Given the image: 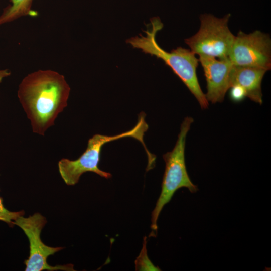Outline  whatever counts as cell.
I'll use <instances>...</instances> for the list:
<instances>
[{"mask_svg": "<svg viewBox=\"0 0 271 271\" xmlns=\"http://www.w3.org/2000/svg\"><path fill=\"white\" fill-rule=\"evenodd\" d=\"M146 237L144 239L143 246L139 255L135 260L136 270H160L157 266L154 265L149 259L147 253Z\"/></svg>", "mask_w": 271, "mask_h": 271, "instance_id": "cell-11", "label": "cell"}, {"mask_svg": "<svg viewBox=\"0 0 271 271\" xmlns=\"http://www.w3.org/2000/svg\"><path fill=\"white\" fill-rule=\"evenodd\" d=\"M46 218L40 213H35L28 217H19L14 222V225L19 226L24 231L29 242V256L25 260V271L74 270L73 264L51 266L47 258L63 249L61 247H51L42 241L40 234L46 225Z\"/></svg>", "mask_w": 271, "mask_h": 271, "instance_id": "cell-6", "label": "cell"}, {"mask_svg": "<svg viewBox=\"0 0 271 271\" xmlns=\"http://www.w3.org/2000/svg\"><path fill=\"white\" fill-rule=\"evenodd\" d=\"M193 121L191 117L185 118L181 123L173 149L163 156L165 162V170L161 194L152 212L151 228L152 231L150 236H156L157 221L160 214L177 190L185 187L192 193L198 190L197 186L192 182L188 174L185 159L186 137Z\"/></svg>", "mask_w": 271, "mask_h": 271, "instance_id": "cell-3", "label": "cell"}, {"mask_svg": "<svg viewBox=\"0 0 271 271\" xmlns=\"http://www.w3.org/2000/svg\"><path fill=\"white\" fill-rule=\"evenodd\" d=\"M144 31L145 36L132 37L126 40L133 48L140 49L146 54L162 59L169 66L195 96L202 109L208 107L209 102L199 85L196 69L199 62L190 49L178 47L169 52L162 49L156 39L157 33L163 25L158 17L153 18Z\"/></svg>", "mask_w": 271, "mask_h": 271, "instance_id": "cell-2", "label": "cell"}, {"mask_svg": "<svg viewBox=\"0 0 271 271\" xmlns=\"http://www.w3.org/2000/svg\"><path fill=\"white\" fill-rule=\"evenodd\" d=\"M3 202V198L0 197V221L6 223L10 227H13L14 225V221L19 217L24 216L25 212L23 210L10 211L5 207Z\"/></svg>", "mask_w": 271, "mask_h": 271, "instance_id": "cell-12", "label": "cell"}, {"mask_svg": "<svg viewBox=\"0 0 271 271\" xmlns=\"http://www.w3.org/2000/svg\"><path fill=\"white\" fill-rule=\"evenodd\" d=\"M70 92L64 76L52 70H38L22 79L18 97L33 132L44 136L67 107Z\"/></svg>", "mask_w": 271, "mask_h": 271, "instance_id": "cell-1", "label": "cell"}, {"mask_svg": "<svg viewBox=\"0 0 271 271\" xmlns=\"http://www.w3.org/2000/svg\"><path fill=\"white\" fill-rule=\"evenodd\" d=\"M229 89L230 97L234 101H240L246 97L245 90L240 85H233Z\"/></svg>", "mask_w": 271, "mask_h": 271, "instance_id": "cell-13", "label": "cell"}, {"mask_svg": "<svg viewBox=\"0 0 271 271\" xmlns=\"http://www.w3.org/2000/svg\"><path fill=\"white\" fill-rule=\"evenodd\" d=\"M228 58L237 66L271 69V39L259 30L249 34L239 31L233 43Z\"/></svg>", "mask_w": 271, "mask_h": 271, "instance_id": "cell-7", "label": "cell"}, {"mask_svg": "<svg viewBox=\"0 0 271 271\" xmlns=\"http://www.w3.org/2000/svg\"><path fill=\"white\" fill-rule=\"evenodd\" d=\"M198 56L207 82V101L212 103L222 102L230 88V74L233 65L228 57L217 59L208 55Z\"/></svg>", "mask_w": 271, "mask_h": 271, "instance_id": "cell-8", "label": "cell"}, {"mask_svg": "<svg viewBox=\"0 0 271 271\" xmlns=\"http://www.w3.org/2000/svg\"><path fill=\"white\" fill-rule=\"evenodd\" d=\"M266 71L261 68L233 65L230 74V88L233 85H240L245 90L246 97L261 104V82Z\"/></svg>", "mask_w": 271, "mask_h": 271, "instance_id": "cell-9", "label": "cell"}, {"mask_svg": "<svg viewBox=\"0 0 271 271\" xmlns=\"http://www.w3.org/2000/svg\"><path fill=\"white\" fill-rule=\"evenodd\" d=\"M144 113L141 112L136 126L125 132L113 136L94 135L89 139L85 151L76 160L61 159L58 163V170L65 184L69 186L75 185L78 182L81 176L87 172H93L106 179L111 178L110 173L102 171L98 167L101 148L108 142L123 138L132 137L139 141L144 146L146 153H149L143 139L148 129Z\"/></svg>", "mask_w": 271, "mask_h": 271, "instance_id": "cell-4", "label": "cell"}, {"mask_svg": "<svg viewBox=\"0 0 271 271\" xmlns=\"http://www.w3.org/2000/svg\"><path fill=\"white\" fill-rule=\"evenodd\" d=\"M11 75V72L8 69L0 70V83L3 79Z\"/></svg>", "mask_w": 271, "mask_h": 271, "instance_id": "cell-14", "label": "cell"}, {"mask_svg": "<svg viewBox=\"0 0 271 271\" xmlns=\"http://www.w3.org/2000/svg\"><path fill=\"white\" fill-rule=\"evenodd\" d=\"M33 0H10L0 15V25L14 21L21 17L34 15L32 10Z\"/></svg>", "mask_w": 271, "mask_h": 271, "instance_id": "cell-10", "label": "cell"}, {"mask_svg": "<svg viewBox=\"0 0 271 271\" xmlns=\"http://www.w3.org/2000/svg\"><path fill=\"white\" fill-rule=\"evenodd\" d=\"M230 17V14L222 18L210 14L201 15L198 31L185 39V43L195 55H208L218 59L228 57L235 36L228 27Z\"/></svg>", "mask_w": 271, "mask_h": 271, "instance_id": "cell-5", "label": "cell"}]
</instances>
